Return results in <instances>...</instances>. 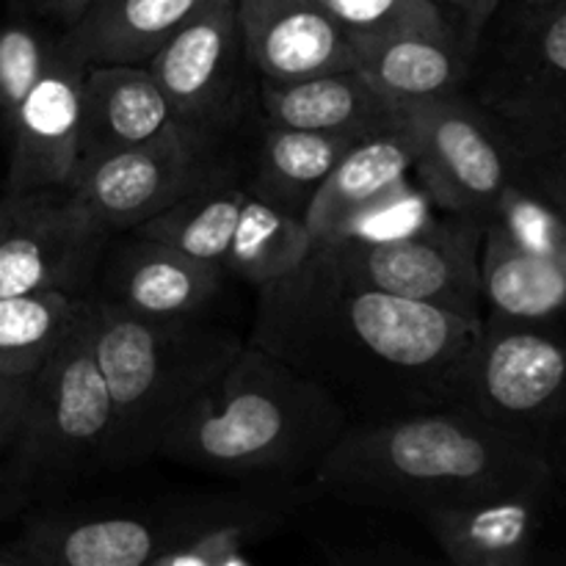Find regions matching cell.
I'll return each instance as SVG.
<instances>
[{
  "mask_svg": "<svg viewBox=\"0 0 566 566\" xmlns=\"http://www.w3.org/2000/svg\"><path fill=\"white\" fill-rule=\"evenodd\" d=\"M484 321L363 285L318 247L258 293L249 343L324 387L352 423L453 407Z\"/></svg>",
  "mask_w": 566,
  "mask_h": 566,
  "instance_id": "1",
  "label": "cell"
},
{
  "mask_svg": "<svg viewBox=\"0 0 566 566\" xmlns=\"http://www.w3.org/2000/svg\"><path fill=\"white\" fill-rule=\"evenodd\" d=\"M558 464L525 437L462 407L352 423L315 484L354 506L429 512L448 503L551 490Z\"/></svg>",
  "mask_w": 566,
  "mask_h": 566,
  "instance_id": "2",
  "label": "cell"
},
{
  "mask_svg": "<svg viewBox=\"0 0 566 566\" xmlns=\"http://www.w3.org/2000/svg\"><path fill=\"white\" fill-rule=\"evenodd\" d=\"M348 426L346 409L324 387L243 343L224 374L169 431L160 457L208 473L291 484L313 479Z\"/></svg>",
  "mask_w": 566,
  "mask_h": 566,
  "instance_id": "3",
  "label": "cell"
},
{
  "mask_svg": "<svg viewBox=\"0 0 566 566\" xmlns=\"http://www.w3.org/2000/svg\"><path fill=\"white\" fill-rule=\"evenodd\" d=\"M86 321L114 407L111 468L160 457L164 440L243 343L197 318H153L88 293Z\"/></svg>",
  "mask_w": 566,
  "mask_h": 566,
  "instance_id": "4",
  "label": "cell"
},
{
  "mask_svg": "<svg viewBox=\"0 0 566 566\" xmlns=\"http://www.w3.org/2000/svg\"><path fill=\"white\" fill-rule=\"evenodd\" d=\"M501 14L481 36L468 94L534 164L566 149V0Z\"/></svg>",
  "mask_w": 566,
  "mask_h": 566,
  "instance_id": "5",
  "label": "cell"
},
{
  "mask_svg": "<svg viewBox=\"0 0 566 566\" xmlns=\"http://www.w3.org/2000/svg\"><path fill=\"white\" fill-rule=\"evenodd\" d=\"M133 232L171 243L258 287L291 274L313 249L302 216L260 193L241 160L227 153L191 193Z\"/></svg>",
  "mask_w": 566,
  "mask_h": 566,
  "instance_id": "6",
  "label": "cell"
},
{
  "mask_svg": "<svg viewBox=\"0 0 566 566\" xmlns=\"http://www.w3.org/2000/svg\"><path fill=\"white\" fill-rule=\"evenodd\" d=\"M114 407L88 335L86 310L53 357L31 376L25 423L9 473L28 495L111 468Z\"/></svg>",
  "mask_w": 566,
  "mask_h": 566,
  "instance_id": "7",
  "label": "cell"
},
{
  "mask_svg": "<svg viewBox=\"0 0 566 566\" xmlns=\"http://www.w3.org/2000/svg\"><path fill=\"white\" fill-rule=\"evenodd\" d=\"M453 407L525 437L558 464L566 451V321L484 318Z\"/></svg>",
  "mask_w": 566,
  "mask_h": 566,
  "instance_id": "8",
  "label": "cell"
},
{
  "mask_svg": "<svg viewBox=\"0 0 566 566\" xmlns=\"http://www.w3.org/2000/svg\"><path fill=\"white\" fill-rule=\"evenodd\" d=\"M481 241L484 221L446 210L407 232L370 235L359 230L318 243V249L363 285L484 321Z\"/></svg>",
  "mask_w": 566,
  "mask_h": 566,
  "instance_id": "9",
  "label": "cell"
},
{
  "mask_svg": "<svg viewBox=\"0 0 566 566\" xmlns=\"http://www.w3.org/2000/svg\"><path fill=\"white\" fill-rule=\"evenodd\" d=\"M398 111L412 138V175L442 210L486 221L525 191L523 158L468 92Z\"/></svg>",
  "mask_w": 566,
  "mask_h": 566,
  "instance_id": "10",
  "label": "cell"
},
{
  "mask_svg": "<svg viewBox=\"0 0 566 566\" xmlns=\"http://www.w3.org/2000/svg\"><path fill=\"white\" fill-rule=\"evenodd\" d=\"M111 230L70 186L0 197V296L61 291L88 296Z\"/></svg>",
  "mask_w": 566,
  "mask_h": 566,
  "instance_id": "11",
  "label": "cell"
},
{
  "mask_svg": "<svg viewBox=\"0 0 566 566\" xmlns=\"http://www.w3.org/2000/svg\"><path fill=\"white\" fill-rule=\"evenodd\" d=\"M221 142L175 122L149 142L77 160L70 188L111 232H133L180 202L219 166Z\"/></svg>",
  "mask_w": 566,
  "mask_h": 566,
  "instance_id": "12",
  "label": "cell"
},
{
  "mask_svg": "<svg viewBox=\"0 0 566 566\" xmlns=\"http://www.w3.org/2000/svg\"><path fill=\"white\" fill-rule=\"evenodd\" d=\"M149 72L164 88L180 125L224 138L247 111V70L235 0H213L166 39Z\"/></svg>",
  "mask_w": 566,
  "mask_h": 566,
  "instance_id": "13",
  "label": "cell"
},
{
  "mask_svg": "<svg viewBox=\"0 0 566 566\" xmlns=\"http://www.w3.org/2000/svg\"><path fill=\"white\" fill-rule=\"evenodd\" d=\"M481 293L484 318L566 321V235L528 191L484 221Z\"/></svg>",
  "mask_w": 566,
  "mask_h": 566,
  "instance_id": "14",
  "label": "cell"
},
{
  "mask_svg": "<svg viewBox=\"0 0 566 566\" xmlns=\"http://www.w3.org/2000/svg\"><path fill=\"white\" fill-rule=\"evenodd\" d=\"M88 59L75 33L55 36L53 55L20 108L6 125L9 133V177L6 191L70 186L77 166L83 77Z\"/></svg>",
  "mask_w": 566,
  "mask_h": 566,
  "instance_id": "15",
  "label": "cell"
},
{
  "mask_svg": "<svg viewBox=\"0 0 566 566\" xmlns=\"http://www.w3.org/2000/svg\"><path fill=\"white\" fill-rule=\"evenodd\" d=\"M302 490L263 486L238 495L197 497L158 514L160 542L149 566H243L254 551L287 528Z\"/></svg>",
  "mask_w": 566,
  "mask_h": 566,
  "instance_id": "16",
  "label": "cell"
},
{
  "mask_svg": "<svg viewBox=\"0 0 566 566\" xmlns=\"http://www.w3.org/2000/svg\"><path fill=\"white\" fill-rule=\"evenodd\" d=\"M247 61L260 81L357 70V48L318 0H235Z\"/></svg>",
  "mask_w": 566,
  "mask_h": 566,
  "instance_id": "17",
  "label": "cell"
},
{
  "mask_svg": "<svg viewBox=\"0 0 566 566\" xmlns=\"http://www.w3.org/2000/svg\"><path fill=\"white\" fill-rule=\"evenodd\" d=\"M409 175L412 138L403 119L359 138L304 210L302 219L313 247L368 227L370 219L401 199Z\"/></svg>",
  "mask_w": 566,
  "mask_h": 566,
  "instance_id": "18",
  "label": "cell"
},
{
  "mask_svg": "<svg viewBox=\"0 0 566 566\" xmlns=\"http://www.w3.org/2000/svg\"><path fill=\"white\" fill-rule=\"evenodd\" d=\"M99 293L111 304L153 318H197L213 307L224 271L158 238L133 232L114 252L105 249L97 271Z\"/></svg>",
  "mask_w": 566,
  "mask_h": 566,
  "instance_id": "19",
  "label": "cell"
},
{
  "mask_svg": "<svg viewBox=\"0 0 566 566\" xmlns=\"http://www.w3.org/2000/svg\"><path fill=\"white\" fill-rule=\"evenodd\" d=\"M158 542V514L59 509L0 547V566H149Z\"/></svg>",
  "mask_w": 566,
  "mask_h": 566,
  "instance_id": "20",
  "label": "cell"
},
{
  "mask_svg": "<svg viewBox=\"0 0 566 566\" xmlns=\"http://www.w3.org/2000/svg\"><path fill=\"white\" fill-rule=\"evenodd\" d=\"M551 490L475 497L423 512L442 556L457 566H525L536 551L542 503Z\"/></svg>",
  "mask_w": 566,
  "mask_h": 566,
  "instance_id": "21",
  "label": "cell"
},
{
  "mask_svg": "<svg viewBox=\"0 0 566 566\" xmlns=\"http://www.w3.org/2000/svg\"><path fill=\"white\" fill-rule=\"evenodd\" d=\"M357 70L381 97L401 108L468 92L473 59L448 25L409 28L357 44Z\"/></svg>",
  "mask_w": 566,
  "mask_h": 566,
  "instance_id": "22",
  "label": "cell"
},
{
  "mask_svg": "<svg viewBox=\"0 0 566 566\" xmlns=\"http://www.w3.org/2000/svg\"><path fill=\"white\" fill-rule=\"evenodd\" d=\"M175 122L169 99L147 64H88L77 160L149 142Z\"/></svg>",
  "mask_w": 566,
  "mask_h": 566,
  "instance_id": "23",
  "label": "cell"
},
{
  "mask_svg": "<svg viewBox=\"0 0 566 566\" xmlns=\"http://www.w3.org/2000/svg\"><path fill=\"white\" fill-rule=\"evenodd\" d=\"M260 105L271 125L332 133H374L401 119L359 70H335L302 81H260Z\"/></svg>",
  "mask_w": 566,
  "mask_h": 566,
  "instance_id": "24",
  "label": "cell"
},
{
  "mask_svg": "<svg viewBox=\"0 0 566 566\" xmlns=\"http://www.w3.org/2000/svg\"><path fill=\"white\" fill-rule=\"evenodd\" d=\"M368 133L304 130L271 125L254 138L249 158L241 160L252 186L291 213L304 216L321 182L332 175L343 155Z\"/></svg>",
  "mask_w": 566,
  "mask_h": 566,
  "instance_id": "25",
  "label": "cell"
},
{
  "mask_svg": "<svg viewBox=\"0 0 566 566\" xmlns=\"http://www.w3.org/2000/svg\"><path fill=\"white\" fill-rule=\"evenodd\" d=\"M213 0H94L66 31L88 64H147L155 50Z\"/></svg>",
  "mask_w": 566,
  "mask_h": 566,
  "instance_id": "26",
  "label": "cell"
},
{
  "mask_svg": "<svg viewBox=\"0 0 566 566\" xmlns=\"http://www.w3.org/2000/svg\"><path fill=\"white\" fill-rule=\"evenodd\" d=\"M86 310V296L36 291L0 296V370L33 376L66 340Z\"/></svg>",
  "mask_w": 566,
  "mask_h": 566,
  "instance_id": "27",
  "label": "cell"
},
{
  "mask_svg": "<svg viewBox=\"0 0 566 566\" xmlns=\"http://www.w3.org/2000/svg\"><path fill=\"white\" fill-rule=\"evenodd\" d=\"M318 3L340 22L354 48L409 28L448 25L431 0H318Z\"/></svg>",
  "mask_w": 566,
  "mask_h": 566,
  "instance_id": "28",
  "label": "cell"
},
{
  "mask_svg": "<svg viewBox=\"0 0 566 566\" xmlns=\"http://www.w3.org/2000/svg\"><path fill=\"white\" fill-rule=\"evenodd\" d=\"M55 39L28 22H0V119L9 125L14 111L48 70Z\"/></svg>",
  "mask_w": 566,
  "mask_h": 566,
  "instance_id": "29",
  "label": "cell"
},
{
  "mask_svg": "<svg viewBox=\"0 0 566 566\" xmlns=\"http://www.w3.org/2000/svg\"><path fill=\"white\" fill-rule=\"evenodd\" d=\"M525 191L539 199L547 213L558 221L566 235V149L547 155V158L523 164Z\"/></svg>",
  "mask_w": 566,
  "mask_h": 566,
  "instance_id": "30",
  "label": "cell"
},
{
  "mask_svg": "<svg viewBox=\"0 0 566 566\" xmlns=\"http://www.w3.org/2000/svg\"><path fill=\"white\" fill-rule=\"evenodd\" d=\"M28 398H31V376H11L0 370V451H6L20 437L25 423Z\"/></svg>",
  "mask_w": 566,
  "mask_h": 566,
  "instance_id": "31",
  "label": "cell"
},
{
  "mask_svg": "<svg viewBox=\"0 0 566 566\" xmlns=\"http://www.w3.org/2000/svg\"><path fill=\"white\" fill-rule=\"evenodd\" d=\"M437 6V11L442 14V20L453 28V33L459 36L462 48L468 50L470 59H475V39H473V20L475 11H479L481 0H431Z\"/></svg>",
  "mask_w": 566,
  "mask_h": 566,
  "instance_id": "32",
  "label": "cell"
},
{
  "mask_svg": "<svg viewBox=\"0 0 566 566\" xmlns=\"http://www.w3.org/2000/svg\"><path fill=\"white\" fill-rule=\"evenodd\" d=\"M94 6V0H42L39 11L50 20L61 22L64 28H72L77 20H83L88 9Z\"/></svg>",
  "mask_w": 566,
  "mask_h": 566,
  "instance_id": "33",
  "label": "cell"
},
{
  "mask_svg": "<svg viewBox=\"0 0 566 566\" xmlns=\"http://www.w3.org/2000/svg\"><path fill=\"white\" fill-rule=\"evenodd\" d=\"M28 501H31V495H28V492L22 490L14 479H11L9 464H6V468H0V520H6V517H11V514L20 512Z\"/></svg>",
  "mask_w": 566,
  "mask_h": 566,
  "instance_id": "34",
  "label": "cell"
},
{
  "mask_svg": "<svg viewBox=\"0 0 566 566\" xmlns=\"http://www.w3.org/2000/svg\"><path fill=\"white\" fill-rule=\"evenodd\" d=\"M503 3H506V0H481V3H479V11H475V20H473L475 50H479V42H481V36H484L486 25H490L492 17H495L497 11L503 9Z\"/></svg>",
  "mask_w": 566,
  "mask_h": 566,
  "instance_id": "35",
  "label": "cell"
},
{
  "mask_svg": "<svg viewBox=\"0 0 566 566\" xmlns=\"http://www.w3.org/2000/svg\"><path fill=\"white\" fill-rule=\"evenodd\" d=\"M517 3H523V6H545V3H553V0H517Z\"/></svg>",
  "mask_w": 566,
  "mask_h": 566,
  "instance_id": "36",
  "label": "cell"
},
{
  "mask_svg": "<svg viewBox=\"0 0 566 566\" xmlns=\"http://www.w3.org/2000/svg\"><path fill=\"white\" fill-rule=\"evenodd\" d=\"M22 3H28V6H33V9H39V3H42V0H22Z\"/></svg>",
  "mask_w": 566,
  "mask_h": 566,
  "instance_id": "37",
  "label": "cell"
}]
</instances>
